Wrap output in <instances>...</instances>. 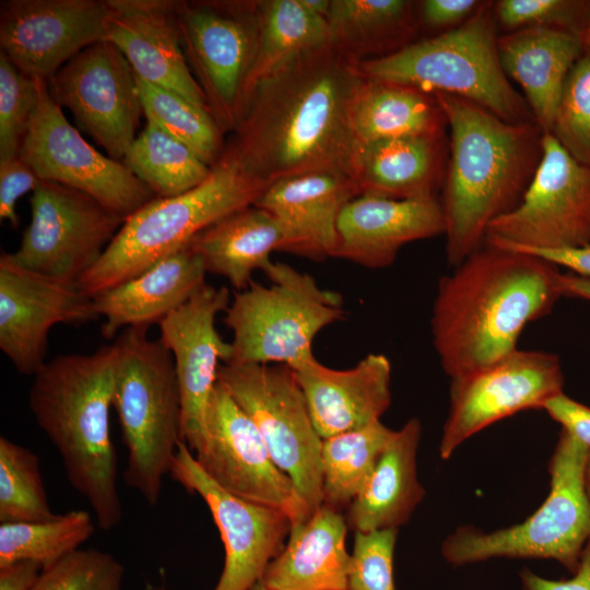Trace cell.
<instances>
[{"instance_id": "obj_12", "label": "cell", "mask_w": 590, "mask_h": 590, "mask_svg": "<svg viewBox=\"0 0 590 590\" xmlns=\"http://www.w3.org/2000/svg\"><path fill=\"white\" fill-rule=\"evenodd\" d=\"M485 243L505 249L550 250L590 244V167L550 132L520 203L492 222Z\"/></svg>"}, {"instance_id": "obj_13", "label": "cell", "mask_w": 590, "mask_h": 590, "mask_svg": "<svg viewBox=\"0 0 590 590\" xmlns=\"http://www.w3.org/2000/svg\"><path fill=\"white\" fill-rule=\"evenodd\" d=\"M31 221L10 259L21 268L79 283L101 259L125 220L90 196L40 180L30 199Z\"/></svg>"}, {"instance_id": "obj_18", "label": "cell", "mask_w": 590, "mask_h": 590, "mask_svg": "<svg viewBox=\"0 0 590 590\" xmlns=\"http://www.w3.org/2000/svg\"><path fill=\"white\" fill-rule=\"evenodd\" d=\"M169 476L206 504L219 529L225 559L213 590H250L283 550L292 529L282 510L243 500L217 486L180 441Z\"/></svg>"}, {"instance_id": "obj_26", "label": "cell", "mask_w": 590, "mask_h": 590, "mask_svg": "<svg viewBox=\"0 0 590 590\" xmlns=\"http://www.w3.org/2000/svg\"><path fill=\"white\" fill-rule=\"evenodd\" d=\"M206 270L188 245L141 274L92 297L101 332L113 339L121 329L149 328L185 304L205 284Z\"/></svg>"}, {"instance_id": "obj_30", "label": "cell", "mask_w": 590, "mask_h": 590, "mask_svg": "<svg viewBox=\"0 0 590 590\" xmlns=\"http://www.w3.org/2000/svg\"><path fill=\"white\" fill-rule=\"evenodd\" d=\"M444 167L442 135L404 137L358 146L352 178L359 194L429 198L445 179Z\"/></svg>"}, {"instance_id": "obj_43", "label": "cell", "mask_w": 590, "mask_h": 590, "mask_svg": "<svg viewBox=\"0 0 590 590\" xmlns=\"http://www.w3.org/2000/svg\"><path fill=\"white\" fill-rule=\"evenodd\" d=\"M493 12L507 33L546 27L580 36L590 22V0H500L493 4Z\"/></svg>"}, {"instance_id": "obj_41", "label": "cell", "mask_w": 590, "mask_h": 590, "mask_svg": "<svg viewBox=\"0 0 590 590\" xmlns=\"http://www.w3.org/2000/svg\"><path fill=\"white\" fill-rule=\"evenodd\" d=\"M125 566L113 554L78 548L40 571L31 590H122Z\"/></svg>"}, {"instance_id": "obj_5", "label": "cell", "mask_w": 590, "mask_h": 590, "mask_svg": "<svg viewBox=\"0 0 590 590\" xmlns=\"http://www.w3.org/2000/svg\"><path fill=\"white\" fill-rule=\"evenodd\" d=\"M269 185L244 169L226 146L199 186L174 197L154 198L129 215L96 264L79 281L94 297L187 247L220 220L255 205Z\"/></svg>"}, {"instance_id": "obj_37", "label": "cell", "mask_w": 590, "mask_h": 590, "mask_svg": "<svg viewBox=\"0 0 590 590\" xmlns=\"http://www.w3.org/2000/svg\"><path fill=\"white\" fill-rule=\"evenodd\" d=\"M94 530L86 510H70L43 521L1 523L0 567L28 560L48 568L80 548Z\"/></svg>"}, {"instance_id": "obj_51", "label": "cell", "mask_w": 590, "mask_h": 590, "mask_svg": "<svg viewBox=\"0 0 590 590\" xmlns=\"http://www.w3.org/2000/svg\"><path fill=\"white\" fill-rule=\"evenodd\" d=\"M559 287L563 296L590 300V279L573 272L559 274Z\"/></svg>"}, {"instance_id": "obj_34", "label": "cell", "mask_w": 590, "mask_h": 590, "mask_svg": "<svg viewBox=\"0 0 590 590\" xmlns=\"http://www.w3.org/2000/svg\"><path fill=\"white\" fill-rule=\"evenodd\" d=\"M257 13L258 44L246 83V108L261 81L295 58L328 45L327 20L307 10L300 0L260 1Z\"/></svg>"}, {"instance_id": "obj_47", "label": "cell", "mask_w": 590, "mask_h": 590, "mask_svg": "<svg viewBox=\"0 0 590 590\" xmlns=\"http://www.w3.org/2000/svg\"><path fill=\"white\" fill-rule=\"evenodd\" d=\"M483 4L477 0H425L421 4V19L432 28L449 31L471 19Z\"/></svg>"}, {"instance_id": "obj_22", "label": "cell", "mask_w": 590, "mask_h": 590, "mask_svg": "<svg viewBox=\"0 0 590 590\" xmlns=\"http://www.w3.org/2000/svg\"><path fill=\"white\" fill-rule=\"evenodd\" d=\"M106 2L108 16L104 40L123 54L135 75L210 111L182 49L176 1Z\"/></svg>"}, {"instance_id": "obj_54", "label": "cell", "mask_w": 590, "mask_h": 590, "mask_svg": "<svg viewBox=\"0 0 590 590\" xmlns=\"http://www.w3.org/2000/svg\"><path fill=\"white\" fill-rule=\"evenodd\" d=\"M580 39L583 46V50L590 51V22L580 34Z\"/></svg>"}, {"instance_id": "obj_45", "label": "cell", "mask_w": 590, "mask_h": 590, "mask_svg": "<svg viewBox=\"0 0 590 590\" xmlns=\"http://www.w3.org/2000/svg\"><path fill=\"white\" fill-rule=\"evenodd\" d=\"M40 179L20 156L0 161V220L17 228V200L34 191Z\"/></svg>"}, {"instance_id": "obj_44", "label": "cell", "mask_w": 590, "mask_h": 590, "mask_svg": "<svg viewBox=\"0 0 590 590\" xmlns=\"http://www.w3.org/2000/svg\"><path fill=\"white\" fill-rule=\"evenodd\" d=\"M398 529L355 531L347 590H396L393 554Z\"/></svg>"}, {"instance_id": "obj_35", "label": "cell", "mask_w": 590, "mask_h": 590, "mask_svg": "<svg viewBox=\"0 0 590 590\" xmlns=\"http://www.w3.org/2000/svg\"><path fill=\"white\" fill-rule=\"evenodd\" d=\"M394 433L378 421L323 439L322 505L346 510L368 482Z\"/></svg>"}, {"instance_id": "obj_15", "label": "cell", "mask_w": 590, "mask_h": 590, "mask_svg": "<svg viewBox=\"0 0 590 590\" xmlns=\"http://www.w3.org/2000/svg\"><path fill=\"white\" fill-rule=\"evenodd\" d=\"M192 455L217 486L243 500L284 511L292 527L311 516L290 476L272 460L255 423L219 381L208 408L204 439Z\"/></svg>"}, {"instance_id": "obj_42", "label": "cell", "mask_w": 590, "mask_h": 590, "mask_svg": "<svg viewBox=\"0 0 590 590\" xmlns=\"http://www.w3.org/2000/svg\"><path fill=\"white\" fill-rule=\"evenodd\" d=\"M38 104V80L0 52V161L19 156Z\"/></svg>"}, {"instance_id": "obj_17", "label": "cell", "mask_w": 590, "mask_h": 590, "mask_svg": "<svg viewBox=\"0 0 590 590\" xmlns=\"http://www.w3.org/2000/svg\"><path fill=\"white\" fill-rule=\"evenodd\" d=\"M559 357L543 351L515 350L499 361L451 380L450 409L439 455L444 460L468 438L505 417L540 410L563 392Z\"/></svg>"}, {"instance_id": "obj_7", "label": "cell", "mask_w": 590, "mask_h": 590, "mask_svg": "<svg viewBox=\"0 0 590 590\" xmlns=\"http://www.w3.org/2000/svg\"><path fill=\"white\" fill-rule=\"evenodd\" d=\"M495 22L492 2H484L458 27L361 60L356 68L366 79L462 97L510 123L534 121L500 64Z\"/></svg>"}, {"instance_id": "obj_56", "label": "cell", "mask_w": 590, "mask_h": 590, "mask_svg": "<svg viewBox=\"0 0 590 590\" xmlns=\"http://www.w3.org/2000/svg\"><path fill=\"white\" fill-rule=\"evenodd\" d=\"M161 590H166V589L163 587V588H161Z\"/></svg>"}, {"instance_id": "obj_20", "label": "cell", "mask_w": 590, "mask_h": 590, "mask_svg": "<svg viewBox=\"0 0 590 590\" xmlns=\"http://www.w3.org/2000/svg\"><path fill=\"white\" fill-rule=\"evenodd\" d=\"M97 319L79 283L52 279L0 256V350L15 369L34 376L46 363L48 334L59 323Z\"/></svg>"}, {"instance_id": "obj_46", "label": "cell", "mask_w": 590, "mask_h": 590, "mask_svg": "<svg viewBox=\"0 0 590 590\" xmlns=\"http://www.w3.org/2000/svg\"><path fill=\"white\" fill-rule=\"evenodd\" d=\"M557 423L590 449V408L560 392L546 400L542 409Z\"/></svg>"}, {"instance_id": "obj_16", "label": "cell", "mask_w": 590, "mask_h": 590, "mask_svg": "<svg viewBox=\"0 0 590 590\" xmlns=\"http://www.w3.org/2000/svg\"><path fill=\"white\" fill-rule=\"evenodd\" d=\"M47 85L51 97L113 160L125 158L143 115L135 73L123 54L101 40L62 66Z\"/></svg>"}, {"instance_id": "obj_25", "label": "cell", "mask_w": 590, "mask_h": 590, "mask_svg": "<svg viewBox=\"0 0 590 590\" xmlns=\"http://www.w3.org/2000/svg\"><path fill=\"white\" fill-rule=\"evenodd\" d=\"M293 370L322 439L376 423L390 406L391 363L384 354H368L347 369L315 358Z\"/></svg>"}, {"instance_id": "obj_14", "label": "cell", "mask_w": 590, "mask_h": 590, "mask_svg": "<svg viewBox=\"0 0 590 590\" xmlns=\"http://www.w3.org/2000/svg\"><path fill=\"white\" fill-rule=\"evenodd\" d=\"M38 80V104L19 156L40 180L79 190L127 219L155 198L120 161L102 154L74 128Z\"/></svg>"}, {"instance_id": "obj_1", "label": "cell", "mask_w": 590, "mask_h": 590, "mask_svg": "<svg viewBox=\"0 0 590 590\" xmlns=\"http://www.w3.org/2000/svg\"><path fill=\"white\" fill-rule=\"evenodd\" d=\"M362 81L356 62L331 46L306 52L256 86L227 148L268 185L309 173L352 177L351 110Z\"/></svg>"}, {"instance_id": "obj_2", "label": "cell", "mask_w": 590, "mask_h": 590, "mask_svg": "<svg viewBox=\"0 0 590 590\" xmlns=\"http://www.w3.org/2000/svg\"><path fill=\"white\" fill-rule=\"evenodd\" d=\"M558 268L491 244L440 279L430 326L434 347L451 380L517 350L523 329L562 297Z\"/></svg>"}, {"instance_id": "obj_52", "label": "cell", "mask_w": 590, "mask_h": 590, "mask_svg": "<svg viewBox=\"0 0 590 590\" xmlns=\"http://www.w3.org/2000/svg\"><path fill=\"white\" fill-rule=\"evenodd\" d=\"M307 10L327 19L330 10L331 0H300Z\"/></svg>"}, {"instance_id": "obj_3", "label": "cell", "mask_w": 590, "mask_h": 590, "mask_svg": "<svg viewBox=\"0 0 590 590\" xmlns=\"http://www.w3.org/2000/svg\"><path fill=\"white\" fill-rule=\"evenodd\" d=\"M433 95L450 128L440 202L455 268L484 245L492 222L520 203L541 160L543 132L534 121L510 123L462 97Z\"/></svg>"}, {"instance_id": "obj_33", "label": "cell", "mask_w": 590, "mask_h": 590, "mask_svg": "<svg viewBox=\"0 0 590 590\" xmlns=\"http://www.w3.org/2000/svg\"><path fill=\"white\" fill-rule=\"evenodd\" d=\"M326 20L328 45L355 62L359 55L408 46L415 31L413 4L405 0H331Z\"/></svg>"}, {"instance_id": "obj_8", "label": "cell", "mask_w": 590, "mask_h": 590, "mask_svg": "<svg viewBox=\"0 0 590 590\" xmlns=\"http://www.w3.org/2000/svg\"><path fill=\"white\" fill-rule=\"evenodd\" d=\"M264 285L253 280L233 295L223 321L232 331V356L224 364L286 365L315 359L314 340L326 327L345 319L340 293L322 288L308 273L273 262Z\"/></svg>"}, {"instance_id": "obj_19", "label": "cell", "mask_w": 590, "mask_h": 590, "mask_svg": "<svg viewBox=\"0 0 590 590\" xmlns=\"http://www.w3.org/2000/svg\"><path fill=\"white\" fill-rule=\"evenodd\" d=\"M231 294L226 286L204 284L157 324L160 341L170 352L181 397V440L194 451L206 432V414L219 368L232 356V344L215 327Z\"/></svg>"}, {"instance_id": "obj_29", "label": "cell", "mask_w": 590, "mask_h": 590, "mask_svg": "<svg viewBox=\"0 0 590 590\" xmlns=\"http://www.w3.org/2000/svg\"><path fill=\"white\" fill-rule=\"evenodd\" d=\"M421 433L416 417L396 430L368 482L346 509L345 520L354 532L398 529L410 520L425 496L416 471Z\"/></svg>"}, {"instance_id": "obj_21", "label": "cell", "mask_w": 590, "mask_h": 590, "mask_svg": "<svg viewBox=\"0 0 590 590\" xmlns=\"http://www.w3.org/2000/svg\"><path fill=\"white\" fill-rule=\"evenodd\" d=\"M106 0L1 2V52L23 73L49 80L88 46L104 40Z\"/></svg>"}, {"instance_id": "obj_9", "label": "cell", "mask_w": 590, "mask_h": 590, "mask_svg": "<svg viewBox=\"0 0 590 590\" xmlns=\"http://www.w3.org/2000/svg\"><path fill=\"white\" fill-rule=\"evenodd\" d=\"M589 452L562 429L548 462L550 493L538 510L496 531L457 528L442 542L444 558L456 567L492 558L554 559L575 574L590 540V500L583 483Z\"/></svg>"}, {"instance_id": "obj_31", "label": "cell", "mask_w": 590, "mask_h": 590, "mask_svg": "<svg viewBox=\"0 0 590 590\" xmlns=\"http://www.w3.org/2000/svg\"><path fill=\"white\" fill-rule=\"evenodd\" d=\"M284 245L278 221L256 205L220 220L189 244L208 273L225 278L237 291L250 284L255 271L264 272L272 263L271 253L283 251Z\"/></svg>"}, {"instance_id": "obj_48", "label": "cell", "mask_w": 590, "mask_h": 590, "mask_svg": "<svg viewBox=\"0 0 590 590\" xmlns=\"http://www.w3.org/2000/svg\"><path fill=\"white\" fill-rule=\"evenodd\" d=\"M519 577L521 590H590V540L582 551L578 569L570 579H546L529 568H523Z\"/></svg>"}, {"instance_id": "obj_36", "label": "cell", "mask_w": 590, "mask_h": 590, "mask_svg": "<svg viewBox=\"0 0 590 590\" xmlns=\"http://www.w3.org/2000/svg\"><path fill=\"white\" fill-rule=\"evenodd\" d=\"M122 163L155 196L168 198L203 182L211 174L206 164L190 146L146 121Z\"/></svg>"}, {"instance_id": "obj_39", "label": "cell", "mask_w": 590, "mask_h": 590, "mask_svg": "<svg viewBox=\"0 0 590 590\" xmlns=\"http://www.w3.org/2000/svg\"><path fill=\"white\" fill-rule=\"evenodd\" d=\"M38 456L0 437V522L43 521L55 517Z\"/></svg>"}, {"instance_id": "obj_6", "label": "cell", "mask_w": 590, "mask_h": 590, "mask_svg": "<svg viewBox=\"0 0 590 590\" xmlns=\"http://www.w3.org/2000/svg\"><path fill=\"white\" fill-rule=\"evenodd\" d=\"M113 409L127 450L125 483L158 504L181 440V397L174 358L148 328L125 329L115 341Z\"/></svg>"}, {"instance_id": "obj_38", "label": "cell", "mask_w": 590, "mask_h": 590, "mask_svg": "<svg viewBox=\"0 0 590 590\" xmlns=\"http://www.w3.org/2000/svg\"><path fill=\"white\" fill-rule=\"evenodd\" d=\"M135 78L146 121L190 146L213 166L225 148L223 131L211 113L173 91Z\"/></svg>"}, {"instance_id": "obj_32", "label": "cell", "mask_w": 590, "mask_h": 590, "mask_svg": "<svg viewBox=\"0 0 590 590\" xmlns=\"http://www.w3.org/2000/svg\"><path fill=\"white\" fill-rule=\"evenodd\" d=\"M351 125L361 146L387 139L439 137L447 122L434 95L363 76L352 105Z\"/></svg>"}, {"instance_id": "obj_55", "label": "cell", "mask_w": 590, "mask_h": 590, "mask_svg": "<svg viewBox=\"0 0 590 590\" xmlns=\"http://www.w3.org/2000/svg\"><path fill=\"white\" fill-rule=\"evenodd\" d=\"M250 590H267V588L263 586V583L260 581L257 585H255Z\"/></svg>"}, {"instance_id": "obj_27", "label": "cell", "mask_w": 590, "mask_h": 590, "mask_svg": "<svg viewBox=\"0 0 590 590\" xmlns=\"http://www.w3.org/2000/svg\"><path fill=\"white\" fill-rule=\"evenodd\" d=\"M506 75L522 88L534 121L551 132L567 76L583 54L580 36L570 32L527 27L498 37Z\"/></svg>"}, {"instance_id": "obj_40", "label": "cell", "mask_w": 590, "mask_h": 590, "mask_svg": "<svg viewBox=\"0 0 590 590\" xmlns=\"http://www.w3.org/2000/svg\"><path fill=\"white\" fill-rule=\"evenodd\" d=\"M550 133L590 167V51L583 50L567 76Z\"/></svg>"}, {"instance_id": "obj_49", "label": "cell", "mask_w": 590, "mask_h": 590, "mask_svg": "<svg viewBox=\"0 0 590 590\" xmlns=\"http://www.w3.org/2000/svg\"><path fill=\"white\" fill-rule=\"evenodd\" d=\"M514 251L540 257L553 263L557 268L564 267L569 269L575 274L590 279V244L577 248L550 250L517 249Z\"/></svg>"}, {"instance_id": "obj_11", "label": "cell", "mask_w": 590, "mask_h": 590, "mask_svg": "<svg viewBox=\"0 0 590 590\" xmlns=\"http://www.w3.org/2000/svg\"><path fill=\"white\" fill-rule=\"evenodd\" d=\"M182 49L211 115L236 130L258 44L257 4L176 1Z\"/></svg>"}, {"instance_id": "obj_10", "label": "cell", "mask_w": 590, "mask_h": 590, "mask_svg": "<svg viewBox=\"0 0 590 590\" xmlns=\"http://www.w3.org/2000/svg\"><path fill=\"white\" fill-rule=\"evenodd\" d=\"M217 381L255 423L272 460L290 476L312 514L323 500V439L293 368L222 364Z\"/></svg>"}, {"instance_id": "obj_53", "label": "cell", "mask_w": 590, "mask_h": 590, "mask_svg": "<svg viewBox=\"0 0 590 590\" xmlns=\"http://www.w3.org/2000/svg\"><path fill=\"white\" fill-rule=\"evenodd\" d=\"M583 483H585V489H586L587 496L590 500V452L588 455L586 465H585Z\"/></svg>"}, {"instance_id": "obj_24", "label": "cell", "mask_w": 590, "mask_h": 590, "mask_svg": "<svg viewBox=\"0 0 590 590\" xmlns=\"http://www.w3.org/2000/svg\"><path fill=\"white\" fill-rule=\"evenodd\" d=\"M358 194L349 175L309 173L270 184L255 205L280 224L285 239L283 251L322 260L334 256L339 216Z\"/></svg>"}, {"instance_id": "obj_28", "label": "cell", "mask_w": 590, "mask_h": 590, "mask_svg": "<svg viewBox=\"0 0 590 590\" xmlns=\"http://www.w3.org/2000/svg\"><path fill=\"white\" fill-rule=\"evenodd\" d=\"M347 528L342 512L321 505L306 521L292 527L261 582L267 590H347Z\"/></svg>"}, {"instance_id": "obj_23", "label": "cell", "mask_w": 590, "mask_h": 590, "mask_svg": "<svg viewBox=\"0 0 590 590\" xmlns=\"http://www.w3.org/2000/svg\"><path fill=\"white\" fill-rule=\"evenodd\" d=\"M445 227L442 205L436 197L392 199L362 193L339 216L333 257L384 269L404 245L445 234Z\"/></svg>"}, {"instance_id": "obj_50", "label": "cell", "mask_w": 590, "mask_h": 590, "mask_svg": "<svg viewBox=\"0 0 590 590\" xmlns=\"http://www.w3.org/2000/svg\"><path fill=\"white\" fill-rule=\"evenodd\" d=\"M42 567L28 560L0 567V590H31Z\"/></svg>"}, {"instance_id": "obj_4", "label": "cell", "mask_w": 590, "mask_h": 590, "mask_svg": "<svg viewBox=\"0 0 590 590\" xmlns=\"http://www.w3.org/2000/svg\"><path fill=\"white\" fill-rule=\"evenodd\" d=\"M116 344L63 354L33 376L28 408L58 451L68 482L108 532L121 523L117 456L110 434Z\"/></svg>"}]
</instances>
